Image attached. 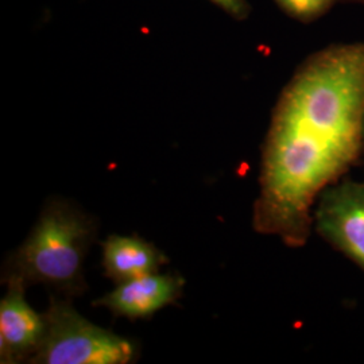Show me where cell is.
I'll return each instance as SVG.
<instances>
[{
    "instance_id": "6da1fadb",
    "label": "cell",
    "mask_w": 364,
    "mask_h": 364,
    "mask_svg": "<svg viewBox=\"0 0 364 364\" xmlns=\"http://www.w3.org/2000/svg\"><path fill=\"white\" fill-rule=\"evenodd\" d=\"M364 129V42L329 48L301 66L266 138L254 224L301 246L313 203L348 169Z\"/></svg>"
},
{
    "instance_id": "7a4b0ae2",
    "label": "cell",
    "mask_w": 364,
    "mask_h": 364,
    "mask_svg": "<svg viewBox=\"0 0 364 364\" xmlns=\"http://www.w3.org/2000/svg\"><path fill=\"white\" fill-rule=\"evenodd\" d=\"M96 221L70 201L52 198L22 246L7 258L3 282L41 284L66 297L85 291L84 262L96 239Z\"/></svg>"
},
{
    "instance_id": "3957f363",
    "label": "cell",
    "mask_w": 364,
    "mask_h": 364,
    "mask_svg": "<svg viewBox=\"0 0 364 364\" xmlns=\"http://www.w3.org/2000/svg\"><path fill=\"white\" fill-rule=\"evenodd\" d=\"M46 329L30 363L129 364L138 348L129 338L92 324L73 308L70 297H50L43 313Z\"/></svg>"
},
{
    "instance_id": "277c9868",
    "label": "cell",
    "mask_w": 364,
    "mask_h": 364,
    "mask_svg": "<svg viewBox=\"0 0 364 364\" xmlns=\"http://www.w3.org/2000/svg\"><path fill=\"white\" fill-rule=\"evenodd\" d=\"M318 232L364 270V183L326 189L316 210Z\"/></svg>"
},
{
    "instance_id": "5b68a950",
    "label": "cell",
    "mask_w": 364,
    "mask_h": 364,
    "mask_svg": "<svg viewBox=\"0 0 364 364\" xmlns=\"http://www.w3.org/2000/svg\"><path fill=\"white\" fill-rule=\"evenodd\" d=\"M6 284L7 293L0 301L1 363L30 362L45 336V317L28 305L22 281L11 278Z\"/></svg>"
},
{
    "instance_id": "8992f818",
    "label": "cell",
    "mask_w": 364,
    "mask_h": 364,
    "mask_svg": "<svg viewBox=\"0 0 364 364\" xmlns=\"http://www.w3.org/2000/svg\"><path fill=\"white\" fill-rule=\"evenodd\" d=\"M185 279L178 274H146L117 287L93 302L115 316L130 320L149 318L180 299Z\"/></svg>"
},
{
    "instance_id": "52a82bcc",
    "label": "cell",
    "mask_w": 364,
    "mask_h": 364,
    "mask_svg": "<svg viewBox=\"0 0 364 364\" xmlns=\"http://www.w3.org/2000/svg\"><path fill=\"white\" fill-rule=\"evenodd\" d=\"M166 262L161 250L138 236L111 235L103 243V269L117 284L156 273Z\"/></svg>"
},
{
    "instance_id": "ba28073f",
    "label": "cell",
    "mask_w": 364,
    "mask_h": 364,
    "mask_svg": "<svg viewBox=\"0 0 364 364\" xmlns=\"http://www.w3.org/2000/svg\"><path fill=\"white\" fill-rule=\"evenodd\" d=\"M287 13L299 19H309L324 13L333 0H277Z\"/></svg>"
},
{
    "instance_id": "9c48e42d",
    "label": "cell",
    "mask_w": 364,
    "mask_h": 364,
    "mask_svg": "<svg viewBox=\"0 0 364 364\" xmlns=\"http://www.w3.org/2000/svg\"><path fill=\"white\" fill-rule=\"evenodd\" d=\"M210 1L235 18H243L248 11L247 3L245 0H210Z\"/></svg>"
},
{
    "instance_id": "30bf717a",
    "label": "cell",
    "mask_w": 364,
    "mask_h": 364,
    "mask_svg": "<svg viewBox=\"0 0 364 364\" xmlns=\"http://www.w3.org/2000/svg\"><path fill=\"white\" fill-rule=\"evenodd\" d=\"M360 1H364V0H360Z\"/></svg>"
}]
</instances>
